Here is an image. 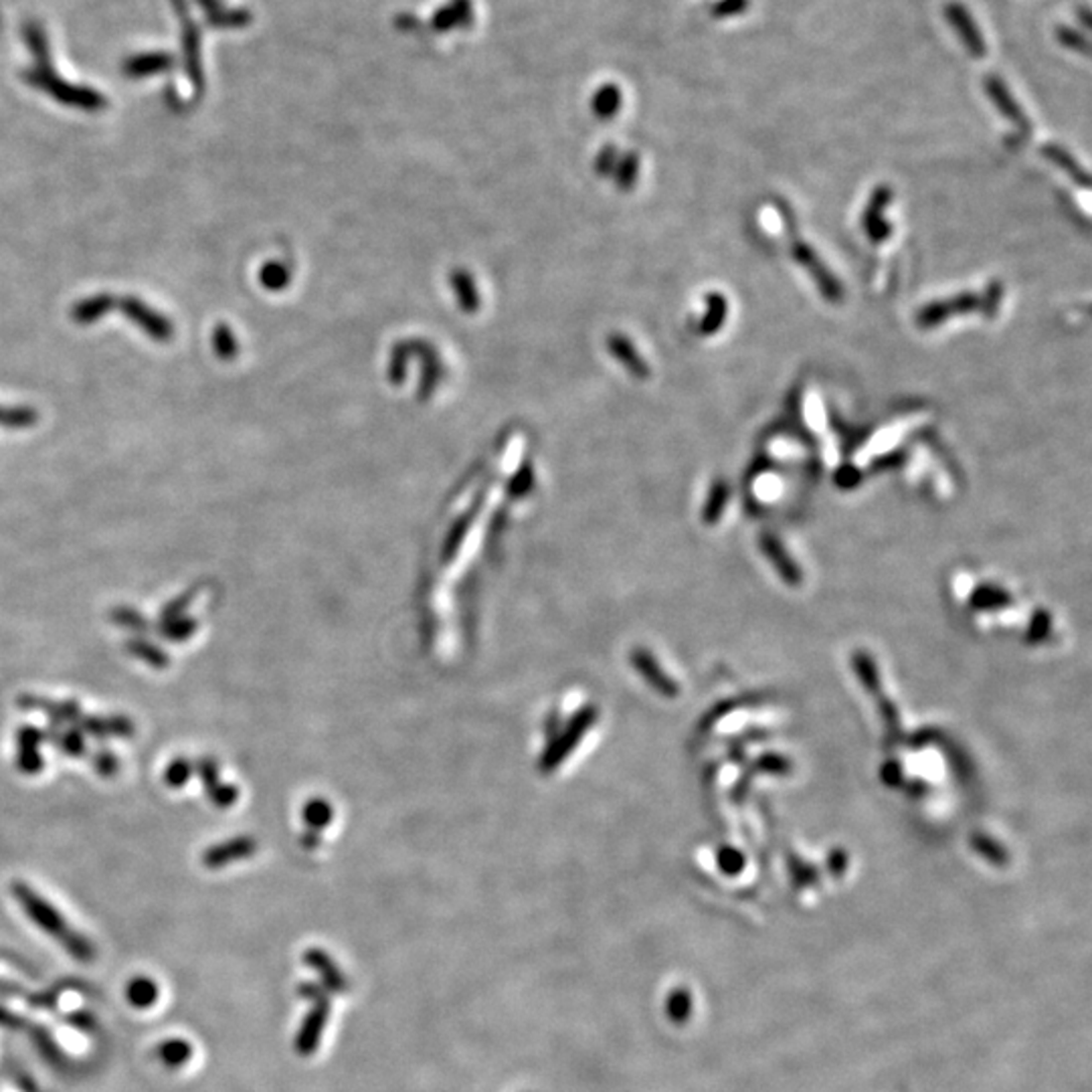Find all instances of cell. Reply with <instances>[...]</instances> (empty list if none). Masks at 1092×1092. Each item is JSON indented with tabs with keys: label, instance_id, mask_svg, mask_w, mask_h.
I'll return each instance as SVG.
<instances>
[{
	"label": "cell",
	"instance_id": "cell-1",
	"mask_svg": "<svg viewBox=\"0 0 1092 1092\" xmlns=\"http://www.w3.org/2000/svg\"><path fill=\"white\" fill-rule=\"evenodd\" d=\"M15 897H17V901L21 903L23 911L27 913V917H29L43 933H47L49 937H53L55 941H59V943L63 945V949H65L72 957H76V959H80V961H84V963H88V961H92V959L96 957L94 945H92L84 935H80L76 929H72V927L67 925V921L61 917V913L55 911L47 901H43L41 897H37L31 889H27V886H15Z\"/></svg>",
	"mask_w": 1092,
	"mask_h": 1092
},
{
	"label": "cell",
	"instance_id": "cell-2",
	"mask_svg": "<svg viewBox=\"0 0 1092 1092\" xmlns=\"http://www.w3.org/2000/svg\"><path fill=\"white\" fill-rule=\"evenodd\" d=\"M793 255L811 273V278L819 286V292L826 296L828 302H842L844 290H842L840 282L832 276V273L828 271V267L824 265V261L813 253V249L809 245H805L803 241H795L793 243Z\"/></svg>",
	"mask_w": 1092,
	"mask_h": 1092
},
{
	"label": "cell",
	"instance_id": "cell-3",
	"mask_svg": "<svg viewBox=\"0 0 1092 1092\" xmlns=\"http://www.w3.org/2000/svg\"><path fill=\"white\" fill-rule=\"evenodd\" d=\"M983 300L973 294V292H967V294H959L947 302H935V304H929L927 308L921 310L919 314V326L923 328H931V326H937L945 320H949L951 316L955 314H967V312H973L977 308H981Z\"/></svg>",
	"mask_w": 1092,
	"mask_h": 1092
},
{
	"label": "cell",
	"instance_id": "cell-4",
	"mask_svg": "<svg viewBox=\"0 0 1092 1092\" xmlns=\"http://www.w3.org/2000/svg\"><path fill=\"white\" fill-rule=\"evenodd\" d=\"M122 310L128 314L130 320H134L138 326L144 328V332L156 340H168L172 336V326L168 320H164L160 314L152 312L148 306L134 298H126L122 302Z\"/></svg>",
	"mask_w": 1092,
	"mask_h": 1092
},
{
	"label": "cell",
	"instance_id": "cell-5",
	"mask_svg": "<svg viewBox=\"0 0 1092 1092\" xmlns=\"http://www.w3.org/2000/svg\"><path fill=\"white\" fill-rule=\"evenodd\" d=\"M891 198H893L891 188L880 186V188H876V192L870 198L868 209L864 211V229H866L868 237L874 243L886 241L889 235H891V225L884 221V211H886Z\"/></svg>",
	"mask_w": 1092,
	"mask_h": 1092
},
{
	"label": "cell",
	"instance_id": "cell-6",
	"mask_svg": "<svg viewBox=\"0 0 1092 1092\" xmlns=\"http://www.w3.org/2000/svg\"><path fill=\"white\" fill-rule=\"evenodd\" d=\"M326 1019H328V1003L326 999H322L314 1009L312 1013L306 1017L300 1034H298V1040H296V1048L298 1052L302 1054H310L318 1048V1042H320V1036L324 1032V1026H326Z\"/></svg>",
	"mask_w": 1092,
	"mask_h": 1092
},
{
	"label": "cell",
	"instance_id": "cell-7",
	"mask_svg": "<svg viewBox=\"0 0 1092 1092\" xmlns=\"http://www.w3.org/2000/svg\"><path fill=\"white\" fill-rule=\"evenodd\" d=\"M158 995V983L146 975H138L126 985V999L136 1009H150L152 1005H156Z\"/></svg>",
	"mask_w": 1092,
	"mask_h": 1092
},
{
	"label": "cell",
	"instance_id": "cell-8",
	"mask_svg": "<svg viewBox=\"0 0 1092 1092\" xmlns=\"http://www.w3.org/2000/svg\"><path fill=\"white\" fill-rule=\"evenodd\" d=\"M761 546H763L765 555H767V557L771 559V563L775 565V569L779 571V575H781L787 583L797 585L799 579H801V577H799V571H797L795 563L789 559V555L783 551V546L779 544V540L773 538V536H763Z\"/></svg>",
	"mask_w": 1092,
	"mask_h": 1092
},
{
	"label": "cell",
	"instance_id": "cell-9",
	"mask_svg": "<svg viewBox=\"0 0 1092 1092\" xmlns=\"http://www.w3.org/2000/svg\"><path fill=\"white\" fill-rule=\"evenodd\" d=\"M156 1054L160 1058V1062L166 1066V1068H182L190 1062L192 1058V1044L184 1038H166L160 1042V1046L156 1048Z\"/></svg>",
	"mask_w": 1092,
	"mask_h": 1092
},
{
	"label": "cell",
	"instance_id": "cell-10",
	"mask_svg": "<svg viewBox=\"0 0 1092 1092\" xmlns=\"http://www.w3.org/2000/svg\"><path fill=\"white\" fill-rule=\"evenodd\" d=\"M987 94L991 96V100L997 104V108L1015 124H1019L1023 130H1030V124L1026 122L1021 110L1017 108V104L1013 102V98L1009 96V92L1005 90V86L999 82V80H989L987 82Z\"/></svg>",
	"mask_w": 1092,
	"mask_h": 1092
},
{
	"label": "cell",
	"instance_id": "cell-11",
	"mask_svg": "<svg viewBox=\"0 0 1092 1092\" xmlns=\"http://www.w3.org/2000/svg\"><path fill=\"white\" fill-rule=\"evenodd\" d=\"M114 306V300L110 296H98V298H92V300H84L76 306L74 310V318L82 324H90V322H96L98 318H102L108 310H112Z\"/></svg>",
	"mask_w": 1092,
	"mask_h": 1092
},
{
	"label": "cell",
	"instance_id": "cell-12",
	"mask_svg": "<svg viewBox=\"0 0 1092 1092\" xmlns=\"http://www.w3.org/2000/svg\"><path fill=\"white\" fill-rule=\"evenodd\" d=\"M1042 152H1044V156H1046L1048 160H1052L1056 166H1060L1062 170H1066V172H1068L1074 180H1078L1082 186H1088V174L1082 170V166H1080L1066 150H1062V148H1058V146H1050V148H1046V150H1042Z\"/></svg>",
	"mask_w": 1092,
	"mask_h": 1092
},
{
	"label": "cell",
	"instance_id": "cell-13",
	"mask_svg": "<svg viewBox=\"0 0 1092 1092\" xmlns=\"http://www.w3.org/2000/svg\"><path fill=\"white\" fill-rule=\"evenodd\" d=\"M708 304H710V310H708V318L702 324V332L704 334H714V330L724 324L728 308H726V300H724L722 294H710Z\"/></svg>",
	"mask_w": 1092,
	"mask_h": 1092
},
{
	"label": "cell",
	"instance_id": "cell-14",
	"mask_svg": "<svg viewBox=\"0 0 1092 1092\" xmlns=\"http://www.w3.org/2000/svg\"><path fill=\"white\" fill-rule=\"evenodd\" d=\"M726 500H728V488H726L724 482H720V484L714 486L710 502L706 506V520L708 522H714L722 514V510L726 506Z\"/></svg>",
	"mask_w": 1092,
	"mask_h": 1092
},
{
	"label": "cell",
	"instance_id": "cell-15",
	"mask_svg": "<svg viewBox=\"0 0 1092 1092\" xmlns=\"http://www.w3.org/2000/svg\"><path fill=\"white\" fill-rule=\"evenodd\" d=\"M215 349L221 357H231L233 355V338L229 334L227 328H217L215 332Z\"/></svg>",
	"mask_w": 1092,
	"mask_h": 1092
},
{
	"label": "cell",
	"instance_id": "cell-16",
	"mask_svg": "<svg viewBox=\"0 0 1092 1092\" xmlns=\"http://www.w3.org/2000/svg\"><path fill=\"white\" fill-rule=\"evenodd\" d=\"M0 417H3V415H0Z\"/></svg>",
	"mask_w": 1092,
	"mask_h": 1092
}]
</instances>
